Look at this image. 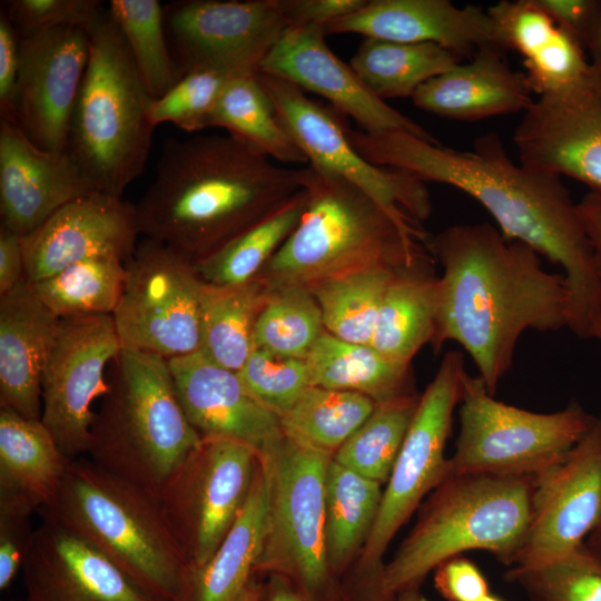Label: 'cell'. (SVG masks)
Here are the masks:
<instances>
[{
  "mask_svg": "<svg viewBox=\"0 0 601 601\" xmlns=\"http://www.w3.org/2000/svg\"><path fill=\"white\" fill-rule=\"evenodd\" d=\"M578 209L601 277V200L588 193L578 203Z\"/></svg>",
  "mask_w": 601,
  "mask_h": 601,
  "instance_id": "obj_54",
  "label": "cell"
},
{
  "mask_svg": "<svg viewBox=\"0 0 601 601\" xmlns=\"http://www.w3.org/2000/svg\"><path fill=\"white\" fill-rule=\"evenodd\" d=\"M259 601H307L299 590L285 577L270 574L263 581Z\"/></svg>",
  "mask_w": 601,
  "mask_h": 601,
  "instance_id": "obj_55",
  "label": "cell"
},
{
  "mask_svg": "<svg viewBox=\"0 0 601 601\" xmlns=\"http://www.w3.org/2000/svg\"><path fill=\"white\" fill-rule=\"evenodd\" d=\"M207 127H221L254 150L283 164H307V158L283 126L258 71L231 78Z\"/></svg>",
  "mask_w": 601,
  "mask_h": 601,
  "instance_id": "obj_34",
  "label": "cell"
},
{
  "mask_svg": "<svg viewBox=\"0 0 601 601\" xmlns=\"http://www.w3.org/2000/svg\"><path fill=\"white\" fill-rule=\"evenodd\" d=\"M22 237L0 227V297L26 279Z\"/></svg>",
  "mask_w": 601,
  "mask_h": 601,
  "instance_id": "obj_53",
  "label": "cell"
},
{
  "mask_svg": "<svg viewBox=\"0 0 601 601\" xmlns=\"http://www.w3.org/2000/svg\"><path fill=\"white\" fill-rule=\"evenodd\" d=\"M365 2V0H282L289 26L322 28L357 11Z\"/></svg>",
  "mask_w": 601,
  "mask_h": 601,
  "instance_id": "obj_52",
  "label": "cell"
},
{
  "mask_svg": "<svg viewBox=\"0 0 601 601\" xmlns=\"http://www.w3.org/2000/svg\"><path fill=\"white\" fill-rule=\"evenodd\" d=\"M324 31L402 43L433 42L461 60L472 59L486 46L501 48L493 22L482 7L460 8L449 0L366 1L357 11L325 26Z\"/></svg>",
  "mask_w": 601,
  "mask_h": 601,
  "instance_id": "obj_25",
  "label": "cell"
},
{
  "mask_svg": "<svg viewBox=\"0 0 601 601\" xmlns=\"http://www.w3.org/2000/svg\"><path fill=\"white\" fill-rule=\"evenodd\" d=\"M89 50V31L77 26L20 37L13 118L38 147L67 150Z\"/></svg>",
  "mask_w": 601,
  "mask_h": 601,
  "instance_id": "obj_19",
  "label": "cell"
},
{
  "mask_svg": "<svg viewBox=\"0 0 601 601\" xmlns=\"http://www.w3.org/2000/svg\"><path fill=\"white\" fill-rule=\"evenodd\" d=\"M520 164L568 176L601 200V72L538 97L514 129Z\"/></svg>",
  "mask_w": 601,
  "mask_h": 601,
  "instance_id": "obj_18",
  "label": "cell"
},
{
  "mask_svg": "<svg viewBox=\"0 0 601 601\" xmlns=\"http://www.w3.org/2000/svg\"><path fill=\"white\" fill-rule=\"evenodd\" d=\"M585 50L590 56V65L601 72V12Z\"/></svg>",
  "mask_w": 601,
  "mask_h": 601,
  "instance_id": "obj_56",
  "label": "cell"
},
{
  "mask_svg": "<svg viewBox=\"0 0 601 601\" xmlns=\"http://www.w3.org/2000/svg\"><path fill=\"white\" fill-rule=\"evenodd\" d=\"M90 428L88 459L159 500L200 444L178 400L168 359L121 348Z\"/></svg>",
  "mask_w": 601,
  "mask_h": 601,
  "instance_id": "obj_5",
  "label": "cell"
},
{
  "mask_svg": "<svg viewBox=\"0 0 601 601\" xmlns=\"http://www.w3.org/2000/svg\"><path fill=\"white\" fill-rule=\"evenodd\" d=\"M480 601H504V600L495 594L489 593L487 595L482 598Z\"/></svg>",
  "mask_w": 601,
  "mask_h": 601,
  "instance_id": "obj_61",
  "label": "cell"
},
{
  "mask_svg": "<svg viewBox=\"0 0 601 601\" xmlns=\"http://www.w3.org/2000/svg\"><path fill=\"white\" fill-rule=\"evenodd\" d=\"M307 193H297L275 213L242 233L213 255L194 263L197 275L214 285H240L255 278L295 229L305 211Z\"/></svg>",
  "mask_w": 601,
  "mask_h": 601,
  "instance_id": "obj_40",
  "label": "cell"
},
{
  "mask_svg": "<svg viewBox=\"0 0 601 601\" xmlns=\"http://www.w3.org/2000/svg\"><path fill=\"white\" fill-rule=\"evenodd\" d=\"M277 115L308 165L358 187L403 227L423 233L417 221L431 210L423 180L403 170L370 162L352 145L347 126L299 87L258 71Z\"/></svg>",
  "mask_w": 601,
  "mask_h": 601,
  "instance_id": "obj_14",
  "label": "cell"
},
{
  "mask_svg": "<svg viewBox=\"0 0 601 601\" xmlns=\"http://www.w3.org/2000/svg\"><path fill=\"white\" fill-rule=\"evenodd\" d=\"M120 349L112 315L59 321L42 374L40 420L70 460L88 453L91 405L107 393L105 371Z\"/></svg>",
  "mask_w": 601,
  "mask_h": 601,
  "instance_id": "obj_15",
  "label": "cell"
},
{
  "mask_svg": "<svg viewBox=\"0 0 601 601\" xmlns=\"http://www.w3.org/2000/svg\"><path fill=\"white\" fill-rule=\"evenodd\" d=\"M303 189V168L282 167L230 135L168 139L135 205L137 226L197 263Z\"/></svg>",
  "mask_w": 601,
  "mask_h": 601,
  "instance_id": "obj_3",
  "label": "cell"
},
{
  "mask_svg": "<svg viewBox=\"0 0 601 601\" xmlns=\"http://www.w3.org/2000/svg\"><path fill=\"white\" fill-rule=\"evenodd\" d=\"M532 491L533 476H446L385 563V592L396 598L420 589L440 564L471 550L490 552L511 566L530 522Z\"/></svg>",
  "mask_w": 601,
  "mask_h": 601,
  "instance_id": "obj_6",
  "label": "cell"
},
{
  "mask_svg": "<svg viewBox=\"0 0 601 601\" xmlns=\"http://www.w3.org/2000/svg\"><path fill=\"white\" fill-rule=\"evenodd\" d=\"M601 520V413L556 463L533 476L530 522L510 568H529L585 542Z\"/></svg>",
  "mask_w": 601,
  "mask_h": 601,
  "instance_id": "obj_17",
  "label": "cell"
},
{
  "mask_svg": "<svg viewBox=\"0 0 601 601\" xmlns=\"http://www.w3.org/2000/svg\"><path fill=\"white\" fill-rule=\"evenodd\" d=\"M450 475L535 476L560 461L592 427L595 417L578 403L535 413L500 402L480 376L464 380Z\"/></svg>",
  "mask_w": 601,
  "mask_h": 601,
  "instance_id": "obj_11",
  "label": "cell"
},
{
  "mask_svg": "<svg viewBox=\"0 0 601 601\" xmlns=\"http://www.w3.org/2000/svg\"><path fill=\"white\" fill-rule=\"evenodd\" d=\"M396 601H423L420 589H408L400 592L396 597Z\"/></svg>",
  "mask_w": 601,
  "mask_h": 601,
  "instance_id": "obj_59",
  "label": "cell"
},
{
  "mask_svg": "<svg viewBox=\"0 0 601 601\" xmlns=\"http://www.w3.org/2000/svg\"><path fill=\"white\" fill-rule=\"evenodd\" d=\"M418 401L410 394L377 403L365 423L333 454V460L364 477L386 483Z\"/></svg>",
  "mask_w": 601,
  "mask_h": 601,
  "instance_id": "obj_42",
  "label": "cell"
},
{
  "mask_svg": "<svg viewBox=\"0 0 601 601\" xmlns=\"http://www.w3.org/2000/svg\"><path fill=\"white\" fill-rule=\"evenodd\" d=\"M590 338L597 339L601 345V316L593 323L590 331Z\"/></svg>",
  "mask_w": 601,
  "mask_h": 601,
  "instance_id": "obj_60",
  "label": "cell"
},
{
  "mask_svg": "<svg viewBox=\"0 0 601 601\" xmlns=\"http://www.w3.org/2000/svg\"><path fill=\"white\" fill-rule=\"evenodd\" d=\"M126 262L95 257L29 283L41 303L58 318L112 315L126 283Z\"/></svg>",
  "mask_w": 601,
  "mask_h": 601,
  "instance_id": "obj_39",
  "label": "cell"
},
{
  "mask_svg": "<svg viewBox=\"0 0 601 601\" xmlns=\"http://www.w3.org/2000/svg\"><path fill=\"white\" fill-rule=\"evenodd\" d=\"M20 36L7 16L0 13V114L14 115L16 88L19 72Z\"/></svg>",
  "mask_w": 601,
  "mask_h": 601,
  "instance_id": "obj_51",
  "label": "cell"
},
{
  "mask_svg": "<svg viewBox=\"0 0 601 601\" xmlns=\"http://www.w3.org/2000/svg\"><path fill=\"white\" fill-rule=\"evenodd\" d=\"M21 571L23 601H154L96 548L46 521L32 532Z\"/></svg>",
  "mask_w": 601,
  "mask_h": 601,
  "instance_id": "obj_24",
  "label": "cell"
},
{
  "mask_svg": "<svg viewBox=\"0 0 601 601\" xmlns=\"http://www.w3.org/2000/svg\"><path fill=\"white\" fill-rule=\"evenodd\" d=\"M563 31L585 50L597 26L601 0H536Z\"/></svg>",
  "mask_w": 601,
  "mask_h": 601,
  "instance_id": "obj_50",
  "label": "cell"
},
{
  "mask_svg": "<svg viewBox=\"0 0 601 601\" xmlns=\"http://www.w3.org/2000/svg\"><path fill=\"white\" fill-rule=\"evenodd\" d=\"M486 12L501 48L523 58L526 80L538 97L575 82L588 71L585 50L536 0H502Z\"/></svg>",
  "mask_w": 601,
  "mask_h": 601,
  "instance_id": "obj_28",
  "label": "cell"
},
{
  "mask_svg": "<svg viewBox=\"0 0 601 601\" xmlns=\"http://www.w3.org/2000/svg\"><path fill=\"white\" fill-rule=\"evenodd\" d=\"M529 601H601V556L585 542L572 551L529 568H511Z\"/></svg>",
  "mask_w": 601,
  "mask_h": 601,
  "instance_id": "obj_44",
  "label": "cell"
},
{
  "mask_svg": "<svg viewBox=\"0 0 601 601\" xmlns=\"http://www.w3.org/2000/svg\"><path fill=\"white\" fill-rule=\"evenodd\" d=\"M347 136L370 162L418 179L450 185L477 200L505 238L519 240L561 266L569 292L568 328L589 338L601 316V277L578 204L560 176L516 165L500 137L489 132L471 151L431 144L406 132Z\"/></svg>",
  "mask_w": 601,
  "mask_h": 601,
  "instance_id": "obj_1",
  "label": "cell"
},
{
  "mask_svg": "<svg viewBox=\"0 0 601 601\" xmlns=\"http://www.w3.org/2000/svg\"><path fill=\"white\" fill-rule=\"evenodd\" d=\"M262 590H263V581H260L259 579H254L249 583L240 601H259L260 595H262Z\"/></svg>",
  "mask_w": 601,
  "mask_h": 601,
  "instance_id": "obj_57",
  "label": "cell"
},
{
  "mask_svg": "<svg viewBox=\"0 0 601 601\" xmlns=\"http://www.w3.org/2000/svg\"><path fill=\"white\" fill-rule=\"evenodd\" d=\"M321 308L306 286H283L268 296L254 328V347L304 358L323 332Z\"/></svg>",
  "mask_w": 601,
  "mask_h": 601,
  "instance_id": "obj_43",
  "label": "cell"
},
{
  "mask_svg": "<svg viewBox=\"0 0 601 601\" xmlns=\"http://www.w3.org/2000/svg\"><path fill=\"white\" fill-rule=\"evenodd\" d=\"M138 234L135 205L102 193L79 197L22 237L26 279L35 283L95 257L127 262Z\"/></svg>",
  "mask_w": 601,
  "mask_h": 601,
  "instance_id": "obj_21",
  "label": "cell"
},
{
  "mask_svg": "<svg viewBox=\"0 0 601 601\" xmlns=\"http://www.w3.org/2000/svg\"><path fill=\"white\" fill-rule=\"evenodd\" d=\"M259 457L243 442L203 437L168 479L158 502L188 568L204 564L229 532Z\"/></svg>",
  "mask_w": 601,
  "mask_h": 601,
  "instance_id": "obj_13",
  "label": "cell"
},
{
  "mask_svg": "<svg viewBox=\"0 0 601 601\" xmlns=\"http://www.w3.org/2000/svg\"><path fill=\"white\" fill-rule=\"evenodd\" d=\"M505 50L486 46L466 63L424 82L413 95V104L440 117L475 121L526 111L534 99L523 72L514 71Z\"/></svg>",
  "mask_w": 601,
  "mask_h": 601,
  "instance_id": "obj_27",
  "label": "cell"
},
{
  "mask_svg": "<svg viewBox=\"0 0 601 601\" xmlns=\"http://www.w3.org/2000/svg\"><path fill=\"white\" fill-rule=\"evenodd\" d=\"M324 28L289 26L259 66V71L327 99L370 134L406 132L440 144L425 128L376 97L349 65L325 42Z\"/></svg>",
  "mask_w": 601,
  "mask_h": 601,
  "instance_id": "obj_20",
  "label": "cell"
},
{
  "mask_svg": "<svg viewBox=\"0 0 601 601\" xmlns=\"http://www.w3.org/2000/svg\"><path fill=\"white\" fill-rule=\"evenodd\" d=\"M417 263L398 269L383 297L370 345L408 366L435 329L439 279L417 274Z\"/></svg>",
  "mask_w": 601,
  "mask_h": 601,
  "instance_id": "obj_33",
  "label": "cell"
},
{
  "mask_svg": "<svg viewBox=\"0 0 601 601\" xmlns=\"http://www.w3.org/2000/svg\"><path fill=\"white\" fill-rule=\"evenodd\" d=\"M110 18L120 30L135 66L152 99L183 77L165 36V10L157 0H112Z\"/></svg>",
  "mask_w": 601,
  "mask_h": 601,
  "instance_id": "obj_41",
  "label": "cell"
},
{
  "mask_svg": "<svg viewBox=\"0 0 601 601\" xmlns=\"http://www.w3.org/2000/svg\"><path fill=\"white\" fill-rule=\"evenodd\" d=\"M6 13L19 36L26 37L68 26L89 31L102 10L96 0H11Z\"/></svg>",
  "mask_w": 601,
  "mask_h": 601,
  "instance_id": "obj_47",
  "label": "cell"
},
{
  "mask_svg": "<svg viewBox=\"0 0 601 601\" xmlns=\"http://www.w3.org/2000/svg\"><path fill=\"white\" fill-rule=\"evenodd\" d=\"M230 75L211 68H196L183 75L164 96L151 99L148 117L154 127L170 122L186 132L207 128L209 115Z\"/></svg>",
  "mask_w": 601,
  "mask_h": 601,
  "instance_id": "obj_45",
  "label": "cell"
},
{
  "mask_svg": "<svg viewBox=\"0 0 601 601\" xmlns=\"http://www.w3.org/2000/svg\"><path fill=\"white\" fill-rule=\"evenodd\" d=\"M89 36V60L67 151L95 191L122 198L149 155L152 98L108 12L100 14Z\"/></svg>",
  "mask_w": 601,
  "mask_h": 601,
  "instance_id": "obj_8",
  "label": "cell"
},
{
  "mask_svg": "<svg viewBox=\"0 0 601 601\" xmlns=\"http://www.w3.org/2000/svg\"><path fill=\"white\" fill-rule=\"evenodd\" d=\"M168 364L181 407L201 439H233L262 457L285 436L279 417L247 391L237 372L201 351Z\"/></svg>",
  "mask_w": 601,
  "mask_h": 601,
  "instance_id": "obj_22",
  "label": "cell"
},
{
  "mask_svg": "<svg viewBox=\"0 0 601 601\" xmlns=\"http://www.w3.org/2000/svg\"><path fill=\"white\" fill-rule=\"evenodd\" d=\"M382 484L332 457L325 477V546L328 564L341 580L359 555L375 522Z\"/></svg>",
  "mask_w": 601,
  "mask_h": 601,
  "instance_id": "obj_31",
  "label": "cell"
},
{
  "mask_svg": "<svg viewBox=\"0 0 601 601\" xmlns=\"http://www.w3.org/2000/svg\"><path fill=\"white\" fill-rule=\"evenodd\" d=\"M401 268L371 266L307 286L327 332L349 343L370 345L385 292Z\"/></svg>",
  "mask_w": 601,
  "mask_h": 601,
  "instance_id": "obj_37",
  "label": "cell"
},
{
  "mask_svg": "<svg viewBox=\"0 0 601 601\" xmlns=\"http://www.w3.org/2000/svg\"><path fill=\"white\" fill-rule=\"evenodd\" d=\"M69 460L41 420L0 408V510L37 513L56 493Z\"/></svg>",
  "mask_w": 601,
  "mask_h": 601,
  "instance_id": "obj_30",
  "label": "cell"
},
{
  "mask_svg": "<svg viewBox=\"0 0 601 601\" xmlns=\"http://www.w3.org/2000/svg\"><path fill=\"white\" fill-rule=\"evenodd\" d=\"M433 248L443 276L431 342H457L494 395L525 331L568 327L565 277L543 269L533 248L487 223L449 227Z\"/></svg>",
  "mask_w": 601,
  "mask_h": 601,
  "instance_id": "obj_2",
  "label": "cell"
},
{
  "mask_svg": "<svg viewBox=\"0 0 601 601\" xmlns=\"http://www.w3.org/2000/svg\"><path fill=\"white\" fill-rule=\"evenodd\" d=\"M42 521L82 539L154 601H174L187 562L159 502L88 457L69 460Z\"/></svg>",
  "mask_w": 601,
  "mask_h": 601,
  "instance_id": "obj_4",
  "label": "cell"
},
{
  "mask_svg": "<svg viewBox=\"0 0 601 601\" xmlns=\"http://www.w3.org/2000/svg\"><path fill=\"white\" fill-rule=\"evenodd\" d=\"M59 321L27 279L0 297V408L41 418L42 374Z\"/></svg>",
  "mask_w": 601,
  "mask_h": 601,
  "instance_id": "obj_26",
  "label": "cell"
},
{
  "mask_svg": "<svg viewBox=\"0 0 601 601\" xmlns=\"http://www.w3.org/2000/svg\"><path fill=\"white\" fill-rule=\"evenodd\" d=\"M466 375L463 353L449 352L420 397L383 490L373 528L359 555L342 580L345 601H396L384 590V555L396 532L411 518L422 499L446 477L444 450Z\"/></svg>",
  "mask_w": 601,
  "mask_h": 601,
  "instance_id": "obj_9",
  "label": "cell"
},
{
  "mask_svg": "<svg viewBox=\"0 0 601 601\" xmlns=\"http://www.w3.org/2000/svg\"><path fill=\"white\" fill-rule=\"evenodd\" d=\"M268 294L257 279L240 285L203 280L201 352L218 365L238 372L254 348V328Z\"/></svg>",
  "mask_w": 601,
  "mask_h": 601,
  "instance_id": "obj_35",
  "label": "cell"
},
{
  "mask_svg": "<svg viewBox=\"0 0 601 601\" xmlns=\"http://www.w3.org/2000/svg\"><path fill=\"white\" fill-rule=\"evenodd\" d=\"M31 515L0 510V590L8 589L22 562L32 535Z\"/></svg>",
  "mask_w": 601,
  "mask_h": 601,
  "instance_id": "obj_49",
  "label": "cell"
},
{
  "mask_svg": "<svg viewBox=\"0 0 601 601\" xmlns=\"http://www.w3.org/2000/svg\"><path fill=\"white\" fill-rule=\"evenodd\" d=\"M165 24L183 73L211 68L259 71L289 22L282 0H188L171 3Z\"/></svg>",
  "mask_w": 601,
  "mask_h": 601,
  "instance_id": "obj_16",
  "label": "cell"
},
{
  "mask_svg": "<svg viewBox=\"0 0 601 601\" xmlns=\"http://www.w3.org/2000/svg\"><path fill=\"white\" fill-rule=\"evenodd\" d=\"M247 391L278 417L311 386L304 358L254 347L237 372Z\"/></svg>",
  "mask_w": 601,
  "mask_h": 601,
  "instance_id": "obj_46",
  "label": "cell"
},
{
  "mask_svg": "<svg viewBox=\"0 0 601 601\" xmlns=\"http://www.w3.org/2000/svg\"><path fill=\"white\" fill-rule=\"evenodd\" d=\"M461 59L433 42L402 43L365 38L349 61L364 85L380 99L413 97L430 79Z\"/></svg>",
  "mask_w": 601,
  "mask_h": 601,
  "instance_id": "obj_36",
  "label": "cell"
},
{
  "mask_svg": "<svg viewBox=\"0 0 601 601\" xmlns=\"http://www.w3.org/2000/svg\"><path fill=\"white\" fill-rule=\"evenodd\" d=\"M126 283L112 314L121 348L166 359L201 351L203 280L191 260L144 238L126 262Z\"/></svg>",
  "mask_w": 601,
  "mask_h": 601,
  "instance_id": "obj_12",
  "label": "cell"
},
{
  "mask_svg": "<svg viewBox=\"0 0 601 601\" xmlns=\"http://www.w3.org/2000/svg\"><path fill=\"white\" fill-rule=\"evenodd\" d=\"M332 457L287 436L260 457L269 486L255 578L285 577L307 601H345L325 546L324 487Z\"/></svg>",
  "mask_w": 601,
  "mask_h": 601,
  "instance_id": "obj_10",
  "label": "cell"
},
{
  "mask_svg": "<svg viewBox=\"0 0 601 601\" xmlns=\"http://www.w3.org/2000/svg\"><path fill=\"white\" fill-rule=\"evenodd\" d=\"M311 386L352 391L376 404L410 395L408 366L371 345L354 344L324 332L305 357Z\"/></svg>",
  "mask_w": 601,
  "mask_h": 601,
  "instance_id": "obj_32",
  "label": "cell"
},
{
  "mask_svg": "<svg viewBox=\"0 0 601 601\" xmlns=\"http://www.w3.org/2000/svg\"><path fill=\"white\" fill-rule=\"evenodd\" d=\"M268 473L259 457L248 497L229 532L200 566L188 568L174 601H240L260 554L268 509Z\"/></svg>",
  "mask_w": 601,
  "mask_h": 601,
  "instance_id": "obj_29",
  "label": "cell"
},
{
  "mask_svg": "<svg viewBox=\"0 0 601 601\" xmlns=\"http://www.w3.org/2000/svg\"><path fill=\"white\" fill-rule=\"evenodd\" d=\"M585 544L601 556V520L591 534L587 538Z\"/></svg>",
  "mask_w": 601,
  "mask_h": 601,
  "instance_id": "obj_58",
  "label": "cell"
},
{
  "mask_svg": "<svg viewBox=\"0 0 601 601\" xmlns=\"http://www.w3.org/2000/svg\"><path fill=\"white\" fill-rule=\"evenodd\" d=\"M434 587L446 601H480L490 593L482 571L462 555L443 562L434 570Z\"/></svg>",
  "mask_w": 601,
  "mask_h": 601,
  "instance_id": "obj_48",
  "label": "cell"
},
{
  "mask_svg": "<svg viewBox=\"0 0 601 601\" xmlns=\"http://www.w3.org/2000/svg\"><path fill=\"white\" fill-rule=\"evenodd\" d=\"M303 186L302 219L267 262L283 286L307 287L361 268L418 262L425 234L400 225L355 185L308 165Z\"/></svg>",
  "mask_w": 601,
  "mask_h": 601,
  "instance_id": "obj_7",
  "label": "cell"
},
{
  "mask_svg": "<svg viewBox=\"0 0 601 601\" xmlns=\"http://www.w3.org/2000/svg\"><path fill=\"white\" fill-rule=\"evenodd\" d=\"M375 405L357 392L309 386L279 421L285 436L333 455L365 423Z\"/></svg>",
  "mask_w": 601,
  "mask_h": 601,
  "instance_id": "obj_38",
  "label": "cell"
},
{
  "mask_svg": "<svg viewBox=\"0 0 601 601\" xmlns=\"http://www.w3.org/2000/svg\"><path fill=\"white\" fill-rule=\"evenodd\" d=\"M95 191L70 154L33 144L12 117L0 119L1 227L21 236L66 204Z\"/></svg>",
  "mask_w": 601,
  "mask_h": 601,
  "instance_id": "obj_23",
  "label": "cell"
}]
</instances>
